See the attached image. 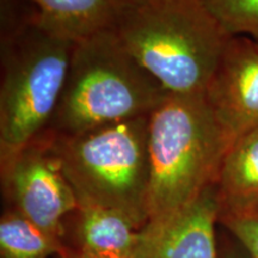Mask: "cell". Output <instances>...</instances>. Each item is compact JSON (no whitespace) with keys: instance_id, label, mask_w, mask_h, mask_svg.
Returning a JSON list of instances; mask_svg holds the SVG:
<instances>
[{"instance_id":"6da1fadb","label":"cell","mask_w":258,"mask_h":258,"mask_svg":"<svg viewBox=\"0 0 258 258\" xmlns=\"http://www.w3.org/2000/svg\"><path fill=\"white\" fill-rule=\"evenodd\" d=\"M111 29L173 95H203L232 37L203 0H131Z\"/></svg>"},{"instance_id":"7a4b0ae2","label":"cell","mask_w":258,"mask_h":258,"mask_svg":"<svg viewBox=\"0 0 258 258\" xmlns=\"http://www.w3.org/2000/svg\"><path fill=\"white\" fill-rule=\"evenodd\" d=\"M76 41L37 10L3 19L0 164L49 127L59 104Z\"/></svg>"},{"instance_id":"3957f363","label":"cell","mask_w":258,"mask_h":258,"mask_svg":"<svg viewBox=\"0 0 258 258\" xmlns=\"http://www.w3.org/2000/svg\"><path fill=\"white\" fill-rule=\"evenodd\" d=\"M234 138L205 95H173L148 117V221L175 214L215 185Z\"/></svg>"},{"instance_id":"277c9868","label":"cell","mask_w":258,"mask_h":258,"mask_svg":"<svg viewBox=\"0 0 258 258\" xmlns=\"http://www.w3.org/2000/svg\"><path fill=\"white\" fill-rule=\"evenodd\" d=\"M167 96L114 29H105L74 43L59 104L46 131L74 135L150 116Z\"/></svg>"},{"instance_id":"5b68a950","label":"cell","mask_w":258,"mask_h":258,"mask_svg":"<svg viewBox=\"0 0 258 258\" xmlns=\"http://www.w3.org/2000/svg\"><path fill=\"white\" fill-rule=\"evenodd\" d=\"M148 117L74 135L53 133L56 153L78 202L120 212L140 228L148 222Z\"/></svg>"},{"instance_id":"8992f818","label":"cell","mask_w":258,"mask_h":258,"mask_svg":"<svg viewBox=\"0 0 258 258\" xmlns=\"http://www.w3.org/2000/svg\"><path fill=\"white\" fill-rule=\"evenodd\" d=\"M3 189L12 207L28 220L63 240L64 220L79 207L64 175L49 131L32 139L11 159L0 164Z\"/></svg>"},{"instance_id":"52a82bcc","label":"cell","mask_w":258,"mask_h":258,"mask_svg":"<svg viewBox=\"0 0 258 258\" xmlns=\"http://www.w3.org/2000/svg\"><path fill=\"white\" fill-rule=\"evenodd\" d=\"M203 95L234 139L258 128V41L232 36Z\"/></svg>"},{"instance_id":"ba28073f","label":"cell","mask_w":258,"mask_h":258,"mask_svg":"<svg viewBox=\"0 0 258 258\" xmlns=\"http://www.w3.org/2000/svg\"><path fill=\"white\" fill-rule=\"evenodd\" d=\"M220 203L215 185L170 217L148 221L133 258H218L215 224Z\"/></svg>"},{"instance_id":"9c48e42d","label":"cell","mask_w":258,"mask_h":258,"mask_svg":"<svg viewBox=\"0 0 258 258\" xmlns=\"http://www.w3.org/2000/svg\"><path fill=\"white\" fill-rule=\"evenodd\" d=\"M215 189L219 220L258 215V128L234 139L221 163Z\"/></svg>"},{"instance_id":"30bf717a","label":"cell","mask_w":258,"mask_h":258,"mask_svg":"<svg viewBox=\"0 0 258 258\" xmlns=\"http://www.w3.org/2000/svg\"><path fill=\"white\" fill-rule=\"evenodd\" d=\"M80 253L133 258L141 230L122 213L99 206L79 203L74 213Z\"/></svg>"},{"instance_id":"8fae6325","label":"cell","mask_w":258,"mask_h":258,"mask_svg":"<svg viewBox=\"0 0 258 258\" xmlns=\"http://www.w3.org/2000/svg\"><path fill=\"white\" fill-rule=\"evenodd\" d=\"M47 23L78 41L114 27L131 0H29Z\"/></svg>"},{"instance_id":"7c38bea8","label":"cell","mask_w":258,"mask_h":258,"mask_svg":"<svg viewBox=\"0 0 258 258\" xmlns=\"http://www.w3.org/2000/svg\"><path fill=\"white\" fill-rule=\"evenodd\" d=\"M55 254L70 258L63 240L47 233L14 208L4 212L0 219L2 258H49Z\"/></svg>"},{"instance_id":"4fadbf2b","label":"cell","mask_w":258,"mask_h":258,"mask_svg":"<svg viewBox=\"0 0 258 258\" xmlns=\"http://www.w3.org/2000/svg\"><path fill=\"white\" fill-rule=\"evenodd\" d=\"M206 8L230 36L258 41V0H203Z\"/></svg>"},{"instance_id":"5bb4252c","label":"cell","mask_w":258,"mask_h":258,"mask_svg":"<svg viewBox=\"0 0 258 258\" xmlns=\"http://www.w3.org/2000/svg\"><path fill=\"white\" fill-rule=\"evenodd\" d=\"M221 221L240 241L251 258H258V215L243 218H224Z\"/></svg>"},{"instance_id":"9a60e30c","label":"cell","mask_w":258,"mask_h":258,"mask_svg":"<svg viewBox=\"0 0 258 258\" xmlns=\"http://www.w3.org/2000/svg\"><path fill=\"white\" fill-rule=\"evenodd\" d=\"M70 258H120V257H111V256H101V254H89V253H80L78 252Z\"/></svg>"},{"instance_id":"2e32d148","label":"cell","mask_w":258,"mask_h":258,"mask_svg":"<svg viewBox=\"0 0 258 258\" xmlns=\"http://www.w3.org/2000/svg\"><path fill=\"white\" fill-rule=\"evenodd\" d=\"M225 258H243L240 256V254H238V253H230V254H227V256H226Z\"/></svg>"}]
</instances>
